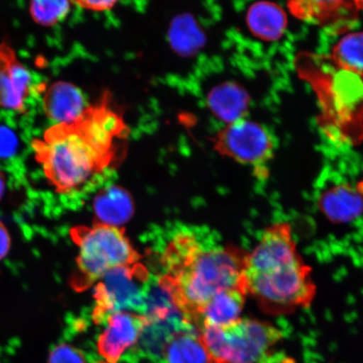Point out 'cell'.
<instances>
[{
  "mask_svg": "<svg viewBox=\"0 0 363 363\" xmlns=\"http://www.w3.org/2000/svg\"><path fill=\"white\" fill-rule=\"evenodd\" d=\"M129 128L104 94L69 123L54 124L43 138L30 142L36 161L56 191L89 192L124 155Z\"/></svg>",
  "mask_w": 363,
  "mask_h": 363,
  "instance_id": "6da1fadb",
  "label": "cell"
},
{
  "mask_svg": "<svg viewBox=\"0 0 363 363\" xmlns=\"http://www.w3.org/2000/svg\"><path fill=\"white\" fill-rule=\"evenodd\" d=\"M246 257L239 249L218 244L207 230L182 225L172 231L162 250L163 272L157 284L197 328L202 308L215 295L230 289L245 292Z\"/></svg>",
  "mask_w": 363,
  "mask_h": 363,
  "instance_id": "7a4b0ae2",
  "label": "cell"
},
{
  "mask_svg": "<svg viewBox=\"0 0 363 363\" xmlns=\"http://www.w3.org/2000/svg\"><path fill=\"white\" fill-rule=\"evenodd\" d=\"M243 286L263 311L285 314L310 305L315 295L311 269L299 255L289 225H272L247 254Z\"/></svg>",
  "mask_w": 363,
  "mask_h": 363,
  "instance_id": "3957f363",
  "label": "cell"
},
{
  "mask_svg": "<svg viewBox=\"0 0 363 363\" xmlns=\"http://www.w3.org/2000/svg\"><path fill=\"white\" fill-rule=\"evenodd\" d=\"M71 238L79 247L77 270L72 285L87 289L104 274L118 267L138 263L140 255L119 227L96 223L71 230Z\"/></svg>",
  "mask_w": 363,
  "mask_h": 363,
  "instance_id": "277c9868",
  "label": "cell"
},
{
  "mask_svg": "<svg viewBox=\"0 0 363 363\" xmlns=\"http://www.w3.org/2000/svg\"><path fill=\"white\" fill-rule=\"evenodd\" d=\"M211 363H260L283 338L275 326L240 318L225 328L199 331Z\"/></svg>",
  "mask_w": 363,
  "mask_h": 363,
  "instance_id": "5b68a950",
  "label": "cell"
},
{
  "mask_svg": "<svg viewBox=\"0 0 363 363\" xmlns=\"http://www.w3.org/2000/svg\"><path fill=\"white\" fill-rule=\"evenodd\" d=\"M94 289L93 320L106 323L117 312L146 315L150 289L153 279L140 263L118 267L108 272Z\"/></svg>",
  "mask_w": 363,
  "mask_h": 363,
  "instance_id": "8992f818",
  "label": "cell"
},
{
  "mask_svg": "<svg viewBox=\"0 0 363 363\" xmlns=\"http://www.w3.org/2000/svg\"><path fill=\"white\" fill-rule=\"evenodd\" d=\"M214 144L221 155L253 167L262 178L267 175L274 143L269 131L257 122L243 119L226 125L216 135Z\"/></svg>",
  "mask_w": 363,
  "mask_h": 363,
  "instance_id": "52a82bcc",
  "label": "cell"
},
{
  "mask_svg": "<svg viewBox=\"0 0 363 363\" xmlns=\"http://www.w3.org/2000/svg\"><path fill=\"white\" fill-rule=\"evenodd\" d=\"M147 318L131 312H117L107 318L106 328L99 335V353L108 363H117L127 349L139 342Z\"/></svg>",
  "mask_w": 363,
  "mask_h": 363,
  "instance_id": "ba28073f",
  "label": "cell"
},
{
  "mask_svg": "<svg viewBox=\"0 0 363 363\" xmlns=\"http://www.w3.org/2000/svg\"><path fill=\"white\" fill-rule=\"evenodd\" d=\"M33 88L30 72L13 49L6 43H0V107L24 112Z\"/></svg>",
  "mask_w": 363,
  "mask_h": 363,
  "instance_id": "9c48e42d",
  "label": "cell"
},
{
  "mask_svg": "<svg viewBox=\"0 0 363 363\" xmlns=\"http://www.w3.org/2000/svg\"><path fill=\"white\" fill-rule=\"evenodd\" d=\"M43 101L45 115L55 124L74 121L87 107L81 90L63 81L50 85Z\"/></svg>",
  "mask_w": 363,
  "mask_h": 363,
  "instance_id": "30bf717a",
  "label": "cell"
},
{
  "mask_svg": "<svg viewBox=\"0 0 363 363\" xmlns=\"http://www.w3.org/2000/svg\"><path fill=\"white\" fill-rule=\"evenodd\" d=\"M207 102L215 116L229 125L246 119L251 99L242 86L235 82H225L210 91Z\"/></svg>",
  "mask_w": 363,
  "mask_h": 363,
  "instance_id": "8fae6325",
  "label": "cell"
},
{
  "mask_svg": "<svg viewBox=\"0 0 363 363\" xmlns=\"http://www.w3.org/2000/svg\"><path fill=\"white\" fill-rule=\"evenodd\" d=\"M319 204L331 221L348 223L363 212V195L350 184H335L321 194Z\"/></svg>",
  "mask_w": 363,
  "mask_h": 363,
  "instance_id": "7c38bea8",
  "label": "cell"
},
{
  "mask_svg": "<svg viewBox=\"0 0 363 363\" xmlns=\"http://www.w3.org/2000/svg\"><path fill=\"white\" fill-rule=\"evenodd\" d=\"M247 294L242 289L220 292L202 308L197 328H225L240 319Z\"/></svg>",
  "mask_w": 363,
  "mask_h": 363,
  "instance_id": "4fadbf2b",
  "label": "cell"
},
{
  "mask_svg": "<svg viewBox=\"0 0 363 363\" xmlns=\"http://www.w3.org/2000/svg\"><path fill=\"white\" fill-rule=\"evenodd\" d=\"M247 24L251 33L265 42H276L282 38L287 29L288 19L285 11L272 2H257L250 6Z\"/></svg>",
  "mask_w": 363,
  "mask_h": 363,
  "instance_id": "5bb4252c",
  "label": "cell"
},
{
  "mask_svg": "<svg viewBox=\"0 0 363 363\" xmlns=\"http://www.w3.org/2000/svg\"><path fill=\"white\" fill-rule=\"evenodd\" d=\"M162 358L167 363H211L201 333L193 325L172 335L163 349Z\"/></svg>",
  "mask_w": 363,
  "mask_h": 363,
  "instance_id": "9a60e30c",
  "label": "cell"
},
{
  "mask_svg": "<svg viewBox=\"0 0 363 363\" xmlns=\"http://www.w3.org/2000/svg\"><path fill=\"white\" fill-rule=\"evenodd\" d=\"M94 214L98 223L118 227L133 215V202L130 195L118 186H108L94 199Z\"/></svg>",
  "mask_w": 363,
  "mask_h": 363,
  "instance_id": "2e32d148",
  "label": "cell"
},
{
  "mask_svg": "<svg viewBox=\"0 0 363 363\" xmlns=\"http://www.w3.org/2000/svg\"><path fill=\"white\" fill-rule=\"evenodd\" d=\"M27 134L12 112H0V167H20L27 152Z\"/></svg>",
  "mask_w": 363,
  "mask_h": 363,
  "instance_id": "e0dca14e",
  "label": "cell"
},
{
  "mask_svg": "<svg viewBox=\"0 0 363 363\" xmlns=\"http://www.w3.org/2000/svg\"><path fill=\"white\" fill-rule=\"evenodd\" d=\"M169 40L175 51L186 56L198 52L206 43L202 30L188 15L179 16L172 22Z\"/></svg>",
  "mask_w": 363,
  "mask_h": 363,
  "instance_id": "ac0fdd59",
  "label": "cell"
},
{
  "mask_svg": "<svg viewBox=\"0 0 363 363\" xmlns=\"http://www.w3.org/2000/svg\"><path fill=\"white\" fill-rule=\"evenodd\" d=\"M331 57L337 67L363 79V33L345 35L335 45Z\"/></svg>",
  "mask_w": 363,
  "mask_h": 363,
  "instance_id": "d6986e66",
  "label": "cell"
},
{
  "mask_svg": "<svg viewBox=\"0 0 363 363\" xmlns=\"http://www.w3.org/2000/svg\"><path fill=\"white\" fill-rule=\"evenodd\" d=\"M70 10L71 3L68 1H33L30 6L33 20L43 26L57 24L65 19Z\"/></svg>",
  "mask_w": 363,
  "mask_h": 363,
  "instance_id": "ffe728a7",
  "label": "cell"
},
{
  "mask_svg": "<svg viewBox=\"0 0 363 363\" xmlns=\"http://www.w3.org/2000/svg\"><path fill=\"white\" fill-rule=\"evenodd\" d=\"M48 363H85L83 354L70 345L61 344L53 349Z\"/></svg>",
  "mask_w": 363,
  "mask_h": 363,
  "instance_id": "44dd1931",
  "label": "cell"
},
{
  "mask_svg": "<svg viewBox=\"0 0 363 363\" xmlns=\"http://www.w3.org/2000/svg\"><path fill=\"white\" fill-rule=\"evenodd\" d=\"M82 8L96 12H102L111 10L116 6L113 1H79L76 2Z\"/></svg>",
  "mask_w": 363,
  "mask_h": 363,
  "instance_id": "7402d4cb",
  "label": "cell"
},
{
  "mask_svg": "<svg viewBox=\"0 0 363 363\" xmlns=\"http://www.w3.org/2000/svg\"><path fill=\"white\" fill-rule=\"evenodd\" d=\"M11 238L6 227L0 222V260H2L10 251Z\"/></svg>",
  "mask_w": 363,
  "mask_h": 363,
  "instance_id": "603a6c76",
  "label": "cell"
},
{
  "mask_svg": "<svg viewBox=\"0 0 363 363\" xmlns=\"http://www.w3.org/2000/svg\"><path fill=\"white\" fill-rule=\"evenodd\" d=\"M260 363H296V362L294 361L293 357H289L284 352H272Z\"/></svg>",
  "mask_w": 363,
  "mask_h": 363,
  "instance_id": "cb8c5ba5",
  "label": "cell"
},
{
  "mask_svg": "<svg viewBox=\"0 0 363 363\" xmlns=\"http://www.w3.org/2000/svg\"><path fill=\"white\" fill-rule=\"evenodd\" d=\"M4 191H6V178L2 170L0 169V199H2Z\"/></svg>",
  "mask_w": 363,
  "mask_h": 363,
  "instance_id": "d4e9b609",
  "label": "cell"
},
{
  "mask_svg": "<svg viewBox=\"0 0 363 363\" xmlns=\"http://www.w3.org/2000/svg\"><path fill=\"white\" fill-rule=\"evenodd\" d=\"M358 190H359L360 193L363 195V181L361 182L359 184L357 185Z\"/></svg>",
  "mask_w": 363,
  "mask_h": 363,
  "instance_id": "484cf974",
  "label": "cell"
},
{
  "mask_svg": "<svg viewBox=\"0 0 363 363\" xmlns=\"http://www.w3.org/2000/svg\"><path fill=\"white\" fill-rule=\"evenodd\" d=\"M359 4H360V6H359V7H361V8H362V9H363V2H359Z\"/></svg>",
  "mask_w": 363,
  "mask_h": 363,
  "instance_id": "4316f807",
  "label": "cell"
},
{
  "mask_svg": "<svg viewBox=\"0 0 363 363\" xmlns=\"http://www.w3.org/2000/svg\"><path fill=\"white\" fill-rule=\"evenodd\" d=\"M98 363H108V362H98Z\"/></svg>",
  "mask_w": 363,
  "mask_h": 363,
  "instance_id": "83f0119b",
  "label": "cell"
}]
</instances>
